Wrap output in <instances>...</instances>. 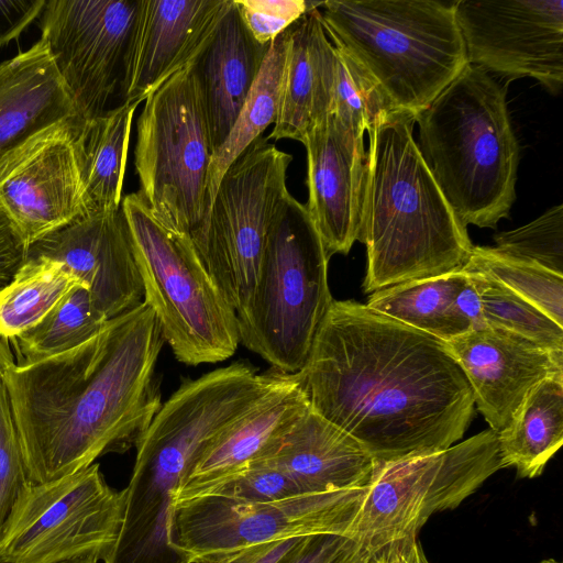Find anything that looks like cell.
<instances>
[{"mask_svg": "<svg viewBox=\"0 0 563 563\" xmlns=\"http://www.w3.org/2000/svg\"><path fill=\"white\" fill-rule=\"evenodd\" d=\"M319 5L290 26L279 111L267 140L302 143L307 133L331 113L336 56Z\"/></svg>", "mask_w": 563, "mask_h": 563, "instance_id": "cell-24", "label": "cell"}, {"mask_svg": "<svg viewBox=\"0 0 563 563\" xmlns=\"http://www.w3.org/2000/svg\"><path fill=\"white\" fill-rule=\"evenodd\" d=\"M79 285L85 284L62 262L26 257L11 282L0 289V335L14 340Z\"/></svg>", "mask_w": 563, "mask_h": 563, "instance_id": "cell-28", "label": "cell"}, {"mask_svg": "<svg viewBox=\"0 0 563 563\" xmlns=\"http://www.w3.org/2000/svg\"><path fill=\"white\" fill-rule=\"evenodd\" d=\"M415 123L419 151L460 222L495 229L508 218L519 145L505 88L468 64Z\"/></svg>", "mask_w": 563, "mask_h": 563, "instance_id": "cell-4", "label": "cell"}, {"mask_svg": "<svg viewBox=\"0 0 563 563\" xmlns=\"http://www.w3.org/2000/svg\"><path fill=\"white\" fill-rule=\"evenodd\" d=\"M329 257L305 205L290 194L268 230L255 286L236 312L239 340L273 368L305 364L333 298Z\"/></svg>", "mask_w": 563, "mask_h": 563, "instance_id": "cell-6", "label": "cell"}, {"mask_svg": "<svg viewBox=\"0 0 563 563\" xmlns=\"http://www.w3.org/2000/svg\"><path fill=\"white\" fill-rule=\"evenodd\" d=\"M366 488L301 494L263 503L214 496L176 501L169 543L191 562L275 540L332 533L347 536Z\"/></svg>", "mask_w": 563, "mask_h": 563, "instance_id": "cell-13", "label": "cell"}, {"mask_svg": "<svg viewBox=\"0 0 563 563\" xmlns=\"http://www.w3.org/2000/svg\"><path fill=\"white\" fill-rule=\"evenodd\" d=\"M289 34L290 27L269 43L260 73L229 135L213 153L208 175V211L224 172L277 119Z\"/></svg>", "mask_w": 563, "mask_h": 563, "instance_id": "cell-27", "label": "cell"}, {"mask_svg": "<svg viewBox=\"0 0 563 563\" xmlns=\"http://www.w3.org/2000/svg\"><path fill=\"white\" fill-rule=\"evenodd\" d=\"M462 367L476 409L499 433L542 380L563 373V352H552L501 328L484 325L445 342Z\"/></svg>", "mask_w": 563, "mask_h": 563, "instance_id": "cell-16", "label": "cell"}, {"mask_svg": "<svg viewBox=\"0 0 563 563\" xmlns=\"http://www.w3.org/2000/svg\"><path fill=\"white\" fill-rule=\"evenodd\" d=\"M501 468L492 429L444 450L376 463L346 537L373 554L418 537L432 515L457 508Z\"/></svg>", "mask_w": 563, "mask_h": 563, "instance_id": "cell-9", "label": "cell"}, {"mask_svg": "<svg viewBox=\"0 0 563 563\" xmlns=\"http://www.w3.org/2000/svg\"><path fill=\"white\" fill-rule=\"evenodd\" d=\"M291 161L267 139L254 141L224 172L206 220L191 238L235 313L253 292L269 227L289 194Z\"/></svg>", "mask_w": 563, "mask_h": 563, "instance_id": "cell-10", "label": "cell"}, {"mask_svg": "<svg viewBox=\"0 0 563 563\" xmlns=\"http://www.w3.org/2000/svg\"><path fill=\"white\" fill-rule=\"evenodd\" d=\"M371 563H430L418 537H409L377 550Z\"/></svg>", "mask_w": 563, "mask_h": 563, "instance_id": "cell-43", "label": "cell"}, {"mask_svg": "<svg viewBox=\"0 0 563 563\" xmlns=\"http://www.w3.org/2000/svg\"><path fill=\"white\" fill-rule=\"evenodd\" d=\"M45 3V0H0V46L19 37L41 14Z\"/></svg>", "mask_w": 563, "mask_h": 563, "instance_id": "cell-41", "label": "cell"}, {"mask_svg": "<svg viewBox=\"0 0 563 563\" xmlns=\"http://www.w3.org/2000/svg\"><path fill=\"white\" fill-rule=\"evenodd\" d=\"M331 113L364 135L399 111L368 71L340 44Z\"/></svg>", "mask_w": 563, "mask_h": 563, "instance_id": "cell-33", "label": "cell"}, {"mask_svg": "<svg viewBox=\"0 0 563 563\" xmlns=\"http://www.w3.org/2000/svg\"><path fill=\"white\" fill-rule=\"evenodd\" d=\"M268 46L254 40L234 0H230L208 42L190 64L214 151L229 135Z\"/></svg>", "mask_w": 563, "mask_h": 563, "instance_id": "cell-23", "label": "cell"}, {"mask_svg": "<svg viewBox=\"0 0 563 563\" xmlns=\"http://www.w3.org/2000/svg\"><path fill=\"white\" fill-rule=\"evenodd\" d=\"M301 494L306 493L286 473L271 466L251 464L240 472L203 486L190 498L214 496L240 503H263Z\"/></svg>", "mask_w": 563, "mask_h": 563, "instance_id": "cell-35", "label": "cell"}, {"mask_svg": "<svg viewBox=\"0 0 563 563\" xmlns=\"http://www.w3.org/2000/svg\"><path fill=\"white\" fill-rule=\"evenodd\" d=\"M485 276L525 298L563 327V276L495 247L473 246L461 269Z\"/></svg>", "mask_w": 563, "mask_h": 563, "instance_id": "cell-31", "label": "cell"}, {"mask_svg": "<svg viewBox=\"0 0 563 563\" xmlns=\"http://www.w3.org/2000/svg\"><path fill=\"white\" fill-rule=\"evenodd\" d=\"M143 286L164 341L187 365L222 362L240 343L236 313L202 265L190 236L161 222L137 192L121 201Z\"/></svg>", "mask_w": 563, "mask_h": 563, "instance_id": "cell-7", "label": "cell"}, {"mask_svg": "<svg viewBox=\"0 0 563 563\" xmlns=\"http://www.w3.org/2000/svg\"><path fill=\"white\" fill-rule=\"evenodd\" d=\"M73 120L42 136L0 172V207L27 247L86 216Z\"/></svg>", "mask_w": 563, "mask_h": 563, "instance_id": "cell-15", "label": "cell"}, {"mask_svg": "<svg viewBox=\"0 0 563 563\" xmlns=\"http://www.w3.org/2000/svg\"><path fill=\"white\" fill-rule=\"evenodd\" d=\"M5 387L0 382V536L22 493L31 485Z\"/></svg>", "mask_w": 563, "mask_h": 563, "instance_id": "cell-36", "label": "cell"}, {"mask_svg": "<svg viewBox=\"0 0 563 563\" xmlns=\"http://www.w3.org/2000/svg\"><path fill=\"white\" fill-rule=\"evenodd\" d=\"M497 439L503 468L514 467L520 478L540 476L563 443V373L536 386Z\"/></svg>", "mask_w": 563, "mask_h": 563, "instance_id": "cell-26", "label": "cell"}, {"mask_svg": "<svg viewBox=\"0 0 563 563\" xmlns=\"http://www.w3.org/2000/svg\"><path fill=\"white\" fill-rule=\"evenodd\" d=\"M373 553L343 534L301 538L283 563H371Z\"/></svg>", "mask_w": 563, "mask_h": 563, "instance_id": "cell-38", "label": "cell"}, {"mask_svg": "<svg viewBox=\"0 0 563 563\" xmlns=\"http://www.w3.org/2000/svg\"><path fill=\"white\" fill-rule=\"evenodd\" d=\"M214 148L190 64L152 91L137 119V195L168 228L190 239L208 213Z\"/></svg>", "mask_w": 563, "mask_h": 563, "instance_id": "cell-8", "label": "cell"}, {"mask_svg": "<svg viewBox=\"0 0 563 563\" xmlns=\"http://www.w3.org/2000/svg\"><path fill=\"white\" fill-rule=\"evenodd\" d=\"M465 274L477 289L487 325L514 332L545 350L563 352L562 325L503 285L478 274Z\"/></svg>", "mask_w": 563, "mask_h": 563, "instance_id": "cell-32", "label": "cell"}, {"mask_svg": "<svg viewBox=\"0 0 563 563\" xmlns=\"http://www.w3.org/2000/svg\"><path fill=\"white\" fill-rule=\"evenodd\" d=\"M292 378L316 413L375 463L457 443L475 411L446 343L353 300H332Z\"/></svg>", "mask_w": 563, "mask_h": 563, "instance_id": "cell-1", "label": "cell"}, {"mask_svg": "<svg viewBox=\"0 0 563 563\" xmlns=\"http://www.w3.org/2000/svg\"><path fill=\"white\" fill-rule=\"evenodd\" d=\"M415 117L397 112L369 133L358 241L365 292L461 271L473 244L413 139Z\"/></svg>", "mask_w": 563, "mask_h": 563, "instance_id": "cell-3", "label": "cell"}, {"mask_svg": "<svg viewBox=\"0 0 563 563\" xmlns=\"http://www.w3.org/2000/svg\"><path fill=\"white\" fill-rule=\"evenodd\" d=\"M124 492L104 481L93 463L74 474L31 484L0 536L1 563H58L98 552L115 540Z\"/></svg>", "mask_w": 563, "mask_h": 563, "instance_id": "cell-12", "label": "cell"}, {"mask_svg": "<svg viewBox=\"0 0 563 563\" xmlns=\"http://www.w3.org/2000/svg\"><path fill=\"white\" fill-rule=\"evenodd\" d=\"M454 12L468 64L561 91L563 0H457Z\"/></svg>", "mask_w": 563, "mask_h": 563, "instance_id": "cell-14", "label": "cell"}, {"mask_svg": "<svg viewBox=\"0 0 563 563\" xmlns=\"http://www.w3.org/2000/svg\"><path fill=\"white\" fill-rule=\"evenodd\" d=\"M308 408L307 397L292 375L279 371L273 387L196 459L174 503L186 500L203 486L244 470L280 439Z\"/></svg>", "mask_w": 563, "mask_h": 563, "instance_id": "cell-22", "label": "cell"}, {"mask_svg": "<svg viewBox=\"0 0 563 563\" xmlns=\"http://www.w3.org/2000/svg\"><path fill=\"white\" fill-rule=\"evenodd\" d=\"M15 362L9 345V341L0 335V382L5 372Z\"/></svg>", "mask_w": 563, "mask_h": 563, "instance_id": "cell-44", "label": "cell"}, {"mask_svg": "<svg viewBox=\"0 0 563 563\" xmlns=\"http://www.w3.org/2000/svg\"><path fill=\"white\" fill-rule=\"evenodd\" d=\"M247 31L268 45L320 2L306 0H234Z\"/></svg>", "mask_w": 563, "mask_h": 563, "instance_id": "cell-37", "label": "cell"}, {"mask_svg": "<svg viewBox=\"0 0 563 563\" xmlns=\"http://www.w3.org/2000/svg\"><path fill=\"white\" fill-rule=\"evenodd\" d=\"M139 104L125 103L102 117H77L71 122L86 216L121 208L132 121Z\"/></svg>", "mask_w": 563, "mask_h": 563, "instance_id": "cell-25", "label": "cell"}, {"mask_svg": "<svg viewBox=\"0 0 563 563\" xmlns=\"http://www.w3.org/2000/svg\"><path fill=\"white\" fill-rule=\"evenodd\" d=\"M77 115L43 41L0 64V172Z\"/></svg>", "mask_w": 563, "mask_h": 563, "instance_id": "cell-20", "label": "cell"}, {"mask_svg": "<svg viewBox=\"0 0 563 563\" xmlns=\"http://www.w3.org/2000/svg\"><path fill=\"white\" fill-rule=\"evenodd\" d=\"M27 245L0 207V289L5 287L26 260Z\"/></svg>", "mask_w": 563, "mask_h": 563, "instance_id": "cell-40", "label": "cell"}, {"mask_svg": "<svg viewBox=\"0 0 563 563\" xmlns=\"http://www.w3.org/2000/svg\"><path fill=\"white\" fill-rule=\"evenodd\" d=\"M455 1L329 0L327 35L375 79L394 106L415 117L468 65Z\"/></svg>", "mask_w": 563, "mask_h": 563, "instance_id": "cell-5", "label": "cell"}, {"mask_svg": "<svg viewBox=\"0 0 563 563\" xmlns=\"http://www.w3.org/2000/svg\"><path fill=\"white\" fill-rule=\"evenodd\" d=\"M307 211L330 258L358 239L366 173L364 135L333 113L306 135Z\"/></svg>", "mask_w": 563, "mask_h": 563, "instance_id": "cell-17", "label": "cell"}, {"mask_svg": "<svg viewBox=\"0 0 563 563\" xmlns=\"http://www.w3.org/2000/svg\"><path fill=\"white\" fill-rule=\"evenodd\" d=\"M65 264L87 286L110 320L143 302V286L120 208L84 216L27 247L26 257Z\"/></svg>", "mask_w": 563, "mask_h": 563, "instance_id": "cell-18", "label": "cell"}, {"mask_svg": "<svg viewBox=\"0 0 563 563\" xmlns=\"http://www.w3.org/2000/svg\"><path fill=\"white\" fill-rule=\"evenodd\" d=\"M466 279L464 272L456 271L437 277L401 282L375 290L365 306L446 342L459 336L449 308Z\"/></svg>", "mask_w": 563, "mask_h": 563, "instance_id": "cell-29", "label": "cell"}, {"mask_svg": "<svg viewBox=\"0 0 563 563\" xmlns=\"http://www.w3.org/2000/svg\"><path fill=\"white\" fill-rule=\"evenodd\" d=\"M99 560H102V555L98 552H93V553H89V554H86L82 556H78V558L58 562V563H98Z\"/></svg>", "mask_w": 563, "mask_h": 563, "instance_id": "cell-45", "label": "cell"}, {"mask_svg": "<svg viewBox=\"0 0 563 563\" xmlns=\"http://www.w3.org/2000/svg\"><path fill=\"white\" fill-rule=\"evenodd\" d=\"M251 464L286 473L306 494L366 488L376 465L355 439L310 407Z\"/></svg>", "mask_w": 563, "mask_h": 563, "instance_id": "cell-21", "label": "cell"}, {"mask_svg": "<svg viewBox=\"0 0 563 563\" xmlns=\"http://www.w3.org/2000/svg\"><path fill=\"white\" fill-rule=\"evenodd\" d=\"M86 285L68 292L34 327L11 342L22 356L20 363L37 362L68 351L97 334L107 323Z\"/></svg>", "mask_w": 563, "mask_h": 563, "instance_id": "cell-30", "label": "cell"}, {"mask_svg": "<svg viewBox=\"0 0 563 563\" xmlns=\"http://www.w3.org/2000/svg\"><path fill=\"white\" fill-rule=\"evenodd\" d=\"M230 0H143L136 27L126 103L144 101L192 63Z\"/></svg>", "mask_w": 563, "mask_h": 563, "instance_id": "cell-19", "label": "cell"}, {"mask_svg": "<svg viewBox=\"0 0 563 563\" xmlns=\"http://www.w3.org/2000/svg\"><path fill=\"white\" fill-rule=\"evenodd\" d=\"M495 249L536 263L563 276V206L558 205L530 223L494 235Z\"/></svg>", "mask_w": 563, "mask_h": 563, "instance_id": "cell-34", "label": "cell"}, {"mask_svg": "<svg viewBox=\"0 0 563 563\" xmlns=\"http://www.w3.org/2000/svg\"><path fill=\"white\" fill-rule=\"evenodd\" d=\"M449 314L459 335L486 325L479 295L468 276L465 284L454 296L449 308Z\"/></svg>", "mask_w": 563, "mask_h": 563, "instance_id": "cell-42", "label": "cell"}, {"mask_svg": "<svg viewBox=\"0 0 563 563\" xmlns=\"http://www.w3.org/2000/svg\"><path fill=\"white\" fill-rule=\"evenodd\" d=\"M538 563H562V562H560V561H558V560H555L553 558H549V559H544V560H542V561H540Z\"/></svg>", "mask_w": 563, "mask_h": 563, "instance_id": "cell-46", "label": "cell"}, {"mask_svg": "<svg viewBox=\"0 0 563 563\" xmlns=\"http://www.w3.org/2000/svg\"><path fill=\"white\" fill-rule=\"evenodd\" d=\"M164 343L143 301L76 347L10 366L1 380L32 484L136 446L162 407L156 363Z\"/></svg>", "mask_w": 563, "mask_h": 563, "instance_id": "cell-2", "label": "cell"}, {"mask_svg": "<svg viewBox=\"0 0 563 563\" xmlns=\"http://www.w3.org/2000/svg\"><path fill=\"white\" fill-rule=\"evenodd\" d=\"M303 537L275 540L206 555L192 563H283Z\"/></svg>", "mask_w": 563, "mask_h": 563, "instance_id": "cell-39", "label": "cell"}, {"mask_svg": "<svg viewBox=\"0 0 563 563\" xmlns=\"http://www.w3.org/2000/svg\"><path fill=\"white\" fill-rule=\"evenodd\" d=\"M143 0H49L40 29L81 119L126 103Z\"/></svg>", "mask_w": 563, "mask_h": 563, "instance_id": "cell-11", "label": "cell"}]
</instances>
